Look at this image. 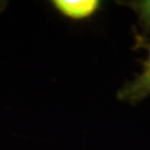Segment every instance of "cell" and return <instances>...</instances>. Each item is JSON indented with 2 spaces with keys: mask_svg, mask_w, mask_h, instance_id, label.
Returning a JSON list of instances; mask_svg holds the SVG:
<instances>
[{
  "mask_svg": "<svg viewBox=\"0 0 150 150\" xmlns=\"http://www.w3.org/2000/svg\"><path fill=\"white\" fill-rule=\"evenodd\" d=\"M134 46L132 49H145L147 51V58L138 60L142 67L141 74L136 76L132 81L126 82L117 92V98L120 101L137 105L150 96V37L141 36L134 28Z\"/></svg>",
  "mask_w": 150,
  "mask_h": 150,
  "instance_id": "1",
  "label": "cell"
},
{
  "mask_svg": "<svg viewBox=\"0 0 150 150\" xmlns=\"http://www.w3.org/2000/svg\"><path fill=\"white\" fill-rule=\"evenodd\" d=\"M49 4L60 16L71 21L90 20L103 7L100 0H51Z\"/></svg>",
  "mask_w": 150,
  "mask_h": 150,
  "instance_id": "2",
  "label": "cell"
},
{
  "mask_svg": "<svg viewBox=\"0 0 150 150\" xmlns=\"http://www.w3.org/2000/svg\"><path fill=\"white\" fill-rule=\"evenodd\" d=\"M116 4L127 6L136 12L138 18V27L141 29L139 32L144 37L150 35V0H130V1H117Z\"/></svg>",
  "mask_w": 150,
  "mask_h": 150,
  "instance_id": "3",
  "label": "cell"
}]
</instances>
